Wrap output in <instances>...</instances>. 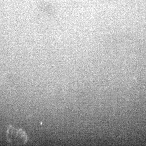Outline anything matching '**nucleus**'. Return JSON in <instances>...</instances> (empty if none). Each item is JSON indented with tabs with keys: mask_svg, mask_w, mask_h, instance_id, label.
I'll return each instance as SVG.
<instances>
[{
	"mask_svg": "<svg viewBox=\"0 0 146 146\" xmlns=\"http://www.w3.org/2000/svg\"><path fill=\"white\" fill-rule=\"evenodd\" d=\"M7 137L9 141L12 144H25L27 141L25 132L22 129L9 127L7 131Z\"/></svg>",
	"mask_w": 146,
	"mask_h": 146,
	"instance_id": "obj_1",
	"label": "nucleus"
}]
</instances>
